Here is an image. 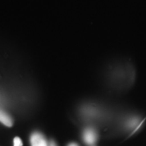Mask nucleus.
Returning <instances> with one entry per match:
<instances>
[{"label": "nucleus", "mask_w": 146, "mask_h": 146, "mask_svg": "<svg viewBox=\"0 0 146 146\" xmlns=\"http://www.w3.org/2000/svg\"><path fill=\"white\" fill-rule=\"evenodd\" d=\"M31 146H48L45 137L39 132L33 133L30 138Z\"/></svg>", "instance_id": "1"}, {"label": "nucleus", "mask_w": 146, "mask_h": 146, "mask_svg": "<svg viewBox=\"0 0 146 146\" xmlns=\"http://www.w3.org/2000/svg\"><path fill=\"white\" fill-rule=\"evenodd\" d=\"M84 141L88 145H93L96 143L97 140V135L96 131L93 129L88 128L85 129L83 133Z\"/></svg>", "instance_id": "2"}, {"label": "nucleus", "mask_w": 146, "mask_h": 146, "mask_svg": "<svg viewBox=\"0 0 146 146\" xmlns=\"http://www.w3.org/2000/svg\"><path fill=\"white\" fill-rule=\"evenodd\" d=\"M0 122L6 127H11L13 125V120L9 115L4 111L0 110Z\"/></svg>", "instance_id": "3"}, {"label": "nucleus", "mask_w": 146, "mask_h": 146, "mask_svg": "<svg viewBox=\"0 0 146 146\" xmlns=\"http://www.w3.org/2000/svg\"><path fill=\"white\" fill-rule=\"evenodd\" d=\"M14 146H23V143L21 138L16 137L14 139Z\"/></svg>", "instance_id": "4"}, {"label": "nucleus", "mask_w": 146, "mask_h": 146, "mask_svg": "<svg viewBox=\"0 0 146 146\" xmlns=\"http://www.w3.org/2000/svg\"><path fill=\"white\" fill-rule=\"evenodd\" d=\"M50 146H57V145H56V143H55V141H51L50 143Z\"/></svg>", "instance_id": "5"}, {"label": "nucleus", "mask_w": 146, "mask_h": 146, "mask_svg": "<svg viewBox=\"0 0 146 146\" xmlns=\"http://www.w3.org/2000/svg\"><path fill=\"white\" fill-rule=\"evenodd\" d=\"M68 146H78V145L76 143H71L69 144Z\"/></svg>", "instance_id": "6"}]
</instances>
